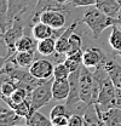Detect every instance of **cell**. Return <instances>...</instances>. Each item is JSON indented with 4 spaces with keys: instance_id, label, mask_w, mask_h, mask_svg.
<instances>
[{
    "instance_id": "6da1fadb",
    "label": "cell",
    "mask_w": 121,
    "mask_h": 126,
    "mask_svg": "<svg viewBox=\"0 0 121 126\" xmlns=\"http://www.w3.org/2000/svg\"><path fill=\"white\" fill-rule=\"evenodd\" d=\"M82 23H85L89 28H90L93 39H99L101 34L106 31V28H111L114 24L118 23V19L114 17L106 15L104 12H102L99 9H97L94 5L93 7H90L82 16L81 19Z\"/></svg>"
},
{
    "instance_id": "7a4b0ae2",
    "label": "cell",
    "mask_w": 121,
    "mask_h": 126,
    "mask_svg": "<svg viewBox=\"0 0 121 126\" xmlns=\"http://www.w3.org/2000/svg\"><path fill=\"white\" fill-rule=\"evenodd\" d=\"M22 15H18L14 19L11 27L2 34V41L6 46V55L9 56H14L16 52V43L18 41V39L21 36L24 35L26 32V24H24V19H22Z\"/></svg>"
},
{
    "instance_id": "3957f363",
    "label": "cell",
    "mask_w": 121,
    "mask_h": 126,
    "mask_svg": "<svg viewBox=\"0 0 121 126\" xmlns=\"http://www.w3.org/2000/svg\"><path fill=\"white\" fill-rule=\"evenodd\" d=\"M55 78L48 79L45 82L40 84L39 86H36L29 94L30 102H31V107L35 110H39L40 108L45 107L46 104L53 99V94H52V84H53Z\"/></svg>"
},
{
    "instance_id": "277c9868",
    "label": "cell",
    "mask_w": 121,
    "mask_h": 126,
    "mask_svg": "<svg viewBox=\"0 0 121 126\" xmlns=\"http://www.w3.org/2000/svg\"><path fill=\"white\" fill-rule=\"evenodd\" d=\"M115 94H116V86L114 85L111 79L108 77L103 82V86L101 89V92H99L98 99L96 103L99 104L102 110L113 108V107H115V98H116Z\"/></svg>"
},
{
    "instance_id": "5b68a950",
    "label": "cell",
    "mask_w": 121,
    "mask_h": 126,
    "mask_svg": "<svg viewBox=\"0 0 121 126\" xmlns=\"http://www.w3.org/2000/svg\"><path fill=\"white\" fill-rule=\"evenodd\" d=\"M92 89H93V74L86 65H81L80 72V97L81 101L90 104L92 102Z\"/></svg>"
},
{
    "instance_id": "8992f818",
    "label": "cell",
    "mask_w": 121,
    "mask_h": 126,
    "mask_svg": "<svg viewBox=\"0 0 121 126\" xmlns=\"http://www.w3.org/2000/svg\"><path fill=\"white\" fill-rule=\"evenodd\" d=\"M80 72H81V68L75 70V72H72L69 78H68L70 90H69L68 98L65 99V104H67L69 110H72L76 104H79L81 102V97H80Z\"/></svg>"
},
{
    "instance_id": "52a82bcc",
    "label": "cell",
    "mask_w": 121,
    "mask_h": 126,
    "mask_svg": "<svg viewBox=\"0 0 121 126\" xmlns=\"http://www.w3.org/2000/svg\"><path fill=\"white\" fill-rule=\"evenodd\" d=\"M53 69H55V65L52 64V62L41 58V60H35L28 70L35 78L41 79V80H48L53 77Z\"/></svg>"
},
{
    "instance_id": "ba28073f",
    "label": "cell",
    "mask_w": 121,
    "mask_h": 126,
    "mask_svg": "<svg viewBox=\"0 0 121 126\" xmlns=\"http://www.w3.org/2000/svg\"><path fill=\"white\" fill-rule=\"evenodd\" d=\"M40 21L48 24L53 29H62L65 24V15L56 9H47L40 14Z\"/></svg>"
},
{
    "instance_id": "9c48e42d",
    "label": "cell",
    "mask_w": 121,
    "mask_h": 126,
    "mask_svg": "<svg viewBox=\"0 0 121 126\" xmlns=\"http://www.w3.org/2000/svg\"><path fill=\"white\" fill-rule=\"evenodd\" d=\"M108 58L106 53L97 47H87L86 50H84L82 53V64L86 65L87 68H96L99 64L106 62Z\"/></svg>"
},
{
    "instance_id": "30bf717a",
    "label": "cell",
    "mask_w": 121,
    "mask_h": 126,
    "mask_svg": "<svg viewBox=\"0 0 121 126\" xmlns=\"http://www.w3.org/2000/svg\"><path fill=\"white\" fill-rule=\"evenodd\" d=\"M64 28L62 29H53L52 27H50L48 24H46L44 22L39 21L36 22L33 27H31V34H33V38L36 39L38 41L39 40H43V39H46V38H51V36H55V38H58L60 34L63 33Z\"/></svg>"
},
{
    "instance_id": "8fae6325",
    "label": "cell",
    "mask_w": 121,
    "mask_h": 126,
    "mask_svg": "<svg viewBox=\"0 0 121 126\" xmlns=\"http://www.w3.org/2000/svg\"><path fill=\"white\" fill-rule=\"evenodd\" d=\"M69 80L68 79H55L52 84V94L55 101H65L69 96Z\"/></svg>"
},
{
    "instance_id": "7c38bea8",
    "label": "cell",
    "mask_w": 121,
    "mask_h": 126,
    "mask_svg": "<svg viewBox=\"0 0 121 126\" xmlns=\"http://www.w3.org/2000/svg\"><path fill=\"white\" fill-rule=\"evenodd\" d=\"M31 0H7L9 2V24L11 27L14 19L18 15L27 11ZM9 27V28H10Z\"/></svg>"
},
{
    "instance_id": "4fadbf2b",
    "label": "cell",
    "mask_w": 121,
    "mask_h": 126,
    "mask_svg": "<svg viewBox=\"0 0 121 126\" xmlns=\"http://www.w3.org/2000/svg\"><path fill=\"white\" fill-rule=\"evenodd\" d=\"M77 24H79L77 21L73 22V23H72L67 29H64L63 33L57 38V40H56V52H58V53H64V55L67 53L68 44H69V38H70V35H72V34L74 33V31L76 29Z\"/></svg>"
},
{
    "instance_id": "5bb4252c",
    "label": "cell",
    "mask_w": 121,
    "mask_h": 126,
    "mask_svg": "<svg viewBox=\"0 0 121 126\" xmlns=\"http://www.w3.org/2000/svg\"><path fill=\"white\" fill-rule=\"evenodd\" d=\"M104 68H106V73L109 75V78L111 79V81L114 82V85L116 87L121 89V65L116 61H114L113 58H106L104 62Z\"/></svg>"
},
{
    "instance_id": "9a60e30c",
    "label": "cell",
    "mask_w": 121,
    "mask_h": 126,
    "mask_svg": "<svg viewBox=\"0 0 121 126\" xmlns=\"http://www.w3.org/2000/svg\"><path fill=\"white\" fill-rule=\"evenodd\" d=\"M97 9H99L102 12H104L106 15L116 18L118 14L120 11L121 5L116 0H96V5Z\"/></svg>"
},
{
    "instance_id": "2e32d148",
    "label": "cell",
    "mask_w": 121,
    "mask_h": 126,
    "mask_svg": "<svg viewBox=\"0 0 121 126\" xmlns=\"http://www.w3.org/2000/svg\"><path fill=\"white\" fill-rule=\"evenodd\" d=\"M103 125L106 126H121V109L118 107H113L102 113Z\"/></svg>"
},
{
    "instance_id": "e0dca14e",
    "label": "cell",
    "mask_w": 121,
    "mask_h": 126,
    "mask_svg": "<svg viewBox=\"0 0 121 126\" xmlns=\"http://www.w3.org/2000/svg\"><path fill=\"white\" fill-rule=\"evenodd\" d=\"M84 116V120H85V125L86 126H92V125H103L102 123V119L99 116V113L98 109L96 107L94 103H90L86 109L82 114Z\"/></svg>"
},
{
    "instance_id": "ac0fdd59",
    "label": "cell",
    "mask_w": 121,
    "mask_h": 126,
    "mask_svg": "<svg viewBox=\"0 0 121 126\" xmlns=\"http://www.w3.org/2000/svg\"><path fill=\"white\" fill-rule=\"evenodd\" d=\"M16 63L24 69H29V67L35 61V52L31 51H17L14 55Z\"/></svg>"
},
{
    "instance_id": "d6986e66",
    "label": "cell",
    "mask_w": 121,
    "mask_h": 126,
    "mask_svg": "<svg viewBox=\"0 0 121 126\" xmlns=\"http://www.w3.org/2000/svg\"><path fill=\"white\" fill-rule=\"evenodd\" d=\"M56 40L57 38L51 36L38 41V52L43 56H50L56 52Z\"/></svg>"
},
{
    "instance_id": "ffe728a7",
    "label": "cell",
    "mask_w": 121,
    "mask_h": 126,
    "mask_svg": "<svg viewBox=\"0 0 121 126\" xmlns=\"http://www.w3.org/2000/svg\"><path fill=\"white\" fill-rule=\"evenodd\" d=\"M16 51H31V52H35V51H38V40L31 39L29 35L24 34L16 43Z\"/></svg>"
},
{
    "instance_id": "44dd1931",
    "label": "cell",
    "mask_w": 121,
    "mask_h": 126,
    "mask_svg": "<svg viewBox=\"0 0 121 126\" xmlns=\"http://www.w3.org/2000/svg\"><path fill=\"white\" fill-rule=\"evenodd\" d=\"M24 124L28 126H48L52 125V121L44 114H41L39 110H35L30 114L29 118L24 120Z\"/></svg>"
},
{
    "instance_id": "7402d4cb",
    "label": "cell",
    "mask_w": 121,
    "mask_h": 126,
    "mask_svg": "<svg viewBox=\"0 0 121 126\" xmlns=\"http://www.w3.org/2000/svg\"><path fill=\"white\" fill-rule=\"evenodd\" d=\"M9 2L7 0H0V31L2 34L9 29Z\"/></svg>"
},
{
    "instance_id": "603a6c76",
    "label": "cell",
    "mask_w": 121,
    "mask_h": 126,
    "mask_svg": "<svg viewBox=\"0 0 121 126\" xmlns=\"http://www.w3.org/2000/svg\"><path fill=\"white\" fill-rule=\"evenodd\" d=\"M109 45L116 52L121 50V28L118 24H114L111 27V33L109 35Z\"/></svg>"
},
{
    "instance_id": "cb8c5ba5",
    "label": "cell",
    "mask_w": 121,
    "mask_h": 126,
    "mask_svg": "<svg viewBox=\"0 0 121 126\" xmlns=\"http://www.w3.org/2000/svg\"><path fill=\"white\" fill-rule=\"evenodd\" d=\"M81 47H82V39H81V36L79 34H76V33H73L70 35V38H69L68 50H67L65 55L68 56V55H72L74 52H77V51L81 50Z\"/></svg>"
},
{
    "instance_id": "d4e9b609",
    "label": "cell",
    "mask_w": 121,
    "mask_h": 126,
    "mask_svg": "<svg viewBox=\"0 0 121 126\" xmlns=\"http://www.w3.org/2000/svg\"><path fill=\"white\" fill-rule=\"evenodd\" d=\"M70 70L64 62H60L55 65L53 69V78L55 79H68L70 75Z\"/></svg>"
},
{
    "instance_id": "484cf974",
    "label": "cell",
    "mask_w": 121,
    "mask_h": 126,
    "mask_svg": "<svg viewBox=\"0 0 121 126\" xmlns=\"http://www.w3.org/2000/svg\"><path fill=\"white\" fill-rule=\"evenodd\" d=\"M29 91L27 90V89H24V87H17L15 90V92L11 94L9 98H10V101L12 102V103H21V102H23L26 98H28L29 97Z\"/></svg>"
},
{
    "instance_id": "4316f807",
    "label": "cell",
    "mask_w": 121,
    "mask_h": 126,
    "mask_svg": "<svg viewBox=\"0 0 121 126\" xmlns=\"http://www.w3.org/2000/svg\"><path fill=\"white\" fill-rule=\"evenodd\" d=\"M17 84L11 81V80H6L0 85V97L5 96V97H10L11 94L15 92V90L17 89Z\"/></svg>"
},
{
    "instance_id": "83f0119b",
    "label": "cell",
    "mask_w": 121,
    "mask_h": 126,
    "mask_svg": "<svg viewBox=\"0 0 121 126\" xmlns=\"http://www.w3.org/2000/svg\"><path fill=\"white\" fill-rule=\"evenodd\" d=\"M70 110L68 109L67 104H56L50 111V119H53L60 115H70Z\"/></svg>"
},
{
    "instance_id": "f1b7e54d",
    "label": "cell",
    "mask_w": 121,
    "mask_h": 126,
    "mask_svg": "<svg viewBox=\"0 0 121 126\" xmlns=\"http://www.w3.org/2000/svg\"><path fill=\"white\" fill-rule=\"evenodd\" d=\"M69 125L70 126H82L85 125L84 116L77 113H72L69 115Z\"/></svg>"
},
{
    "instance_id": "f546056e",
    "label": "cell",
    "mask_w": 121,
    "mask_h": 126,
    "mask_svg": "<svg viewBox=\"0 0 121 126\" xmlns=\"http://www.w3.org/2000/svg\"><path fill=\"white\" fill-rule=\"evenodd\" d=\"M52 125L55 126H67L69 125V115H60L51 119Z\"/></svg>"
},
{
    "instance_id": "4dcf8cb0",
    "label": "cell",
    "mask_w": 121,
    "mask_h": 126,
    "mask_svg": "<svg viewBox=\"0 0 121 126\" xmlns=\"http://www.w3.org/2000/svg\"><path fill=\"white\" fill-rule=\"evenodd\" d=\"M64 63L67 64V67L69 68L70 72H75V70H77V69H80L81 65H82V63L81 62H77V61L73 60V58H70V57H68V56H67V58L64 60Z\"/></svg>"
},
{
    "instance_id": "1f68e13d",
    "label": "cell",
    "mask_w": 121,
    "mask_h": 126,
    "mask_svg": "<svg viewBox=\"0 0 121 126\" xmlns=\"http://www.w3.org/2000/svg\"><path fill=\"white\" fill-rule=\"evenodd\" d=\"M115 107L120 108L121 109V89L116 87V94H115Z\"/></svg>"
},
{
    "instance_id": "d6a6232c",
    "label": "cell",
    "mask_w": 121,
    "mask_h": 126,
    "mask_svg": "<svg viewBox=\"0 0 121 126\" xmlns=\"http://www.w3.org/2000/svg\"><path fill=\"white\" fill-rule=\"evenodd\" d=\"M10 57H11V56H7V55H5V56H0V70L4 68V65L6 64V62L9 61Z\"/></svg>"
},
{
    "instance_id": "836d02e7",
    "label": "cell",
    "mask_w": 121,
    "mask_h": 126,
    "mask_svg": "<svg viewBox=\"0 0 121 126\" xmlns=\"http://www.w3.org/2000/svg\"><path fill=\"white\" fill-rule=\"evenodd\" d=\"M116 19H118V26L121 28V7H120V11H119V14H118V17H116Z\"/></svg>"
},
{
    "instance_id": "e575fe53",
    "label": "cell",
    "mask_w": 121,
    "mask_h": 126,
    "mask_svg": "<svg viewBox=\"0 0 121 126\" xmlns=\"http://www.w3.org/2000/svg\"><path fill=\"white\" fill-rule=\"evenodd\" d=\"M118 55H119V56L121 57V50H120V51H118Z\"/></svg>"
},
{
    "instance_id": "d590c367",
    "label": "cell",
    "mask_w": 121,
    "mask_h": 126,
    "mask_svg": "<svg viewBox=\"0 0 121 126\" xmlns=\"http://www.w3.org/2000/svg\"><path fill=\"white\" fill-rule=\"evenodd\" d=\"M1 38H2V32L0 31V39H1Z\"/></svg>"
},
{
    "instance_id": "8d00e7d4",
    "label": "cell",
    "mask_w": 121,
    "mask_h": 126,
    "mask_svg": "<svg viewBox=\"0 0 121 126\" xmlns=\"http://www.w3.org/2000/svg\"><path fill=\"white\" fill-rule=\"evenodd\" d=\"M116 1H118V2H119V4L121 5V0H116Z\"/></svg>"
},
{
    "instance_id": "74e56055",
    "label": "cell",
    "mask_w": 121,
    "mask_h": 126,
    "mask_svg": "<svg viewBox=\"0 0 121 126\" xmlns=\"http://www.w3.org/2000/svg\"><path fill=\"white\" fill-rule=\"evenodd\" d=\"M1 109H2V107H1V106H0V111H1Z\"/></svg>"
}]
</instances>
